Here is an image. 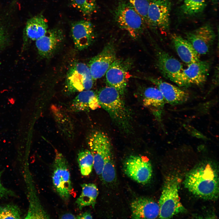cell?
<instances>
[{
	"label": "cell",
	"instance_id": "603a6c76",
	"mask_svg": "<svg viewBox=\"0 0 219 219\" xmlns=\"http://www.w3.org/2000/svg\"><path fill=\"white\" fill-rule=\"evenodd\" d=\"M82 191L75 201L78 208L81 210L85 207L91 206L94 207L99 194V190L96 185L92 183L81 185Z\"/></svg>",
	"mask_w": 219,
	"mask_h": 219
},
{
	"label": "cell",
	"instance_id": "f1b7e54d",
	"mask_svg": "<svg viewBox=\"0 0 219 219\" xmlns=\"http://www.w3.org/2000/svg\"><path fill=\"white\" fill-rule=\"evenodd\" d=\"M22 213L17 205L8 204L0 206V219L22 218Z\"/></svg>",
	"mask_w": 219,
	"mask_h": 219
},
{
	"label": "cell",
	"instance_id": "2e32d148",
	"mask_svg": "<svg viewBox=\"0 0 219 219\" xmlns=\"http://www.w3.org/2000/svg\"><path fill=\"white\" fill-rule=\"evenodd\" d=\"M147 78L156 85L162 93L166 103L172 105H179L189 99V94L178 87L158 78L151 77Z\"/></svg>",
	"mask_w": 219,
	"mask_h": 219
},
{
	"label": "cell",
	"instance_id": "f546056e",
	"mask_svg": "<svg viewBox=\"0 0 219 219\" xmlns=\"http://www.w3.org/2000/svg\"><path fill=\"white\" fill-rule=\"evenodd\" d=\"M128 0L129 3L141 16L144 21L147 22L150 2L148 0Z\"/></svg>",
	"mask_w": 219,
	"mask_h": 219
},
{
	"label": "cell",
	"instance_id": "e0dca14e",
	"mask_svg": "<svg viewBox=\"0 0 219 219\" xmlns=\"http://www.w3.org/2000/svg\"><path fill=\"white\" fill-rule=\"evenodd\" d=\"M131 218L134 219H155L159 216L158 203L147 198H139L130 205Z\"/></svg>",
	"mask_w": 219,
	"mask_h": 219
},
{
	"label": "cell",
	"instance_id": "d4e9b609",
	"mask_svg": "<svg viewBox=\"0 0 219 219\" xmlns=\"http://www.w3.org/2000/svg\"><path fill=\"white\" fill-rule=\"evenodd\" d=\"M77 161L81 175L85 176L89 175L94 166L93 158L90 150L84 149L79 151Z\"/></svg>",
	"mask_w": 219,
	"mask_h": 219
},
{
	"label": "cell",
	"instance_id": "1f68e13d",
	"mask_svg": "<svg viewBox=\"0 0 219 219\" xmlns=\"http://www.w3.org/2000/svg\"><path fill=\"white\" fill-rule=\"evenodd\" d=\"M92 216L89 212H85L76 216V219H92Z\"/></svg>",
	"mask_w": 219,
	"mask_h": 219
},
{
	"label": "cell",
	"instance_id": "8fae6325",
	"mask_svg": "<svg viewBox=\"0 0 219 219\" xmlns=\"http://www.w3.org/2000/svg\"><path fill=\"white\" fill-rule=\"evenodd\" d=\"M116 47L113 42L106 44L101 51L89 61L88 66L94 80L104 76L116 58Z\"/></svg>",
	"mask_w": 219,
	"mask_h": 219
},
{
	"label": "cell",
	"instance_id": "7a4b0ae2",
	"mask_svg": "<svg viewBox=\"0 0 219 219\" xmlns=\"http://www.w3.org/2000/svg\"><path fill=\"white\" fill-rule=\"evenodd\" d=\"M96 96L100 106L119 126L127 130L130 125V112L118 91L107 85L98 91Z\"/></svg>",
	"mask_w": 219,
	"mask_h": 219
},
{
	"label": "cell",
	"instance_id": "ac0fdd59",
	"mask_svg": "<svg viewBox=\"0 0 219 219\" xmlns=\"http://www.w3.org/2000/svg\"><path fill=\"white\" fill-rule=\"evenodd\" d=\"M210 67L209 61L200 60L188 64L187 67L184 69L183 75L187 84L200 85L206 81Z\"/></svg>",
	"mask_w": 219,
	"mask_h": 219
},
{
	"label": "cell",
	"instance_id": "52a82bcc",
	"mask_svg": "<svg viewBox=\"0 0 219 219\" xmlns=\"http://www.w3.org/2000/svg\"><path fill=\"white\" fill-rule=\"evenodd\" d=\"M94 81L87 65L82 62L75 63L67 73L65 92L71 94L91 89Z\"/></svg>",
	"mask_w": 219,
	"mask_h": 219
},
{
	"label": "cell",
	"instance_id": "3957f363",
	"mask_svg": "<svg viewBox=\"0 0 219 219\" xmlns=\"http://www.w3.org/2000/svg\"><path fill=\"white\" fill-rule=\"evenodd\" d=\"M179 179L175 176H169L166 179L158 203L160 218H170L185 211L179 196Z\"/></svg>",
	"mask_w": 219,
	"mask_h": 219
},
{
	"label": "cell",
	"instance_id": "cb8c5ba5",
	"mask_svg": "<svg viewBox=\"0 0 219 219\" xmlns=\"http://www.w3.org/2000/svg\"><path fill=\"white\" fill-rule=\"evenodd\" d=\"M51 109L56 122L62 133L68 137H72L73 126L68 115L62 109L54 105Z\"/></svg>",
	"mask_w": 219,
	"mask_h": 219
},
{
	"label": "cell",
	"instance_id": "277c9868",
	"mask_svg": "<svg viewBox=\"0 0 219 219\" xmlns=\"http://www.w3.org/2000/svg\"><path fill=\"white\" fill-rule=\"evenodd\" d=\"M52 179L54 187L58 194L64 201L67 202L73 190L70 172L66 158L57 150L53 166Z\"/></svg>",
	"mask_w": 219,
	"mask_h": 219
},
{
	"label": "cell",
	"instance_id": "9c48e42d",
	"mask_svg": "<svg viewBox=\"0 0 219 219\" xmlns=\"http://www.w3.org/2000/svg\"><path fill=\"white\" fill-rule=\"evenodd\" d=\"M132 64L129 59L116 58L105 75L107 85L115 88L122 96L126 90L128 71Z\"/></svg>",
	"mask_w": 219,
	"mask_h": 219
},
{
	"label": "cell",
	"instance_id": "e575fe53",
	"mask_svg": "<svg viewBox=\"0 0 219 219\" xmlns=\"http://www.w3.org/2000/svg\"><path fill=\"white\" fill-rule=\"evenodd\" d=\"M214 0L215 1H217V0Z\"/></svg>",
	"mask_w": 219,
	"mask_h": 219
},
{
	"label": "cell",
	"instance_id": "d6986e66",
	"mask_svg": "<svg viewBox=\"0 0 219 219\" xmlns=\"http://www.w3.org/2000/svg\"><path fill=\"white\" fill-rule=\"evenodd\" d=\"M100 107L96 93L90 89L80 92L72 101L69 109L77 112L94 110Z\"/></svg>",
	"mask_w": 219,
	"mask_h": 219
},
{
	"label": "cell",
	"instance_id": "5bb4252c",
	"mask_svg": "<svg viewBox=\"0 0 219 219\" xmlns=\"http://www.w3.org/2000/svg\"><path fill=\"white\" fill-rule=\"evenodd\" d=\"M64 38L63 32L61 29L55 28L48 29L44 35L36 40L39 55L44 58L50 57L58 48Z\"/></svg>",
	"mask_w": 219,
	"mask_h": 219
},
{
	"label": "cell",
	"instance_id": "9a60e30c",
	"mask_svg": "<svg viewBox=\"0 0 219 219\" xmlns=\"http://www.w3.org/2000/svg\"><path fill=\"white\" fill-rule=\"evenodd\" d=\"M71 33L75 46L80 50L88 48L95 38L93 26L87 20L73 23L71 26Z\"/></svg>",
	"mask_w": 219,
	"mask_h": 219
},
{
	"label": "cell",
	"instance_id": "484cf974",
	"mask_svg": "<svg viewBox=\"0 0 219 219\" xmlns=\"http://www.w3.org/2000/svg\"><path fill=\"white\" fill-rule=\"evenodd\" d=\"M101 176L103 181L106 183H111L115 179L116 170L112 151L108 153L105 158Z\"/></svg>",
	"mask_w": 219,
	"mask_h": 219
},
{
	"label": "cell",
	"instance_id": "30bf717a",
	"mask_svg": "<svg viewBox=\"0 0 219 219\" xmlns=\"http://www.w3.org/2000/svg\"><path fill=\"white\" fill-rule=\"evenodd\" d=\"M123 170L125 174L138 183H148L152 176V169L149 160L144 157L131 155L125 160Z\"/></svg>",
	"mask_w": 219,
	"mask_h": 219
},
{
	"label": "cell",
	"instance_id": "7c38bea8",
	"mask_svg": "<svg viewBox=\"0 0 219 219\" xmlns=\"http://www.w3.org/2000/svg\"><path fill=\"white\" fill-rule=\"evenodd\" d=\"M186 35V39L199 55H205L209 52L216 37L213 29L208 24L188 32Z\"/></svg>",
	"mask_w": 219,
	"mask_h": 219
},
{
	"label": "cell",
	"instance_id": "4fadbf2b",
	"mask_svg": "<svg viewBox=\"0 0 219 219\" xmlns=\"http://www.w3.org/2000/svg\"><path fill=\"white\" fill-rule=\"evenodd\" d=\"M170 5L166 0H151L148 13L147 22L161 30L169 29Z\"/></svg>",
	"mask_w": 219,
	"mask_h": 219
},
{
	"label": "cell",
	"instance_id": "4dcf8cb0",
	"mask_svg": "<svg viewBox=\"0 0 219 219\" xmlns=\"http://www.w3.org/2000/svg\"><path fill=\"white\" fill-rule=\"evenodd\" d=\"M2 172V171H0V199L16 196L14 192L5 187L2 184L1 178Z\"/></svg>",
	"mask_w": 219,
	"mask_h": 219
},
{
	"label": "cell",
	"instance_id": "4316f807",
	"mask_svg": "<svg viewBox=\"0 0 219 219\" xmlns=\"http://www.w3.org/2000/svg\"><path fill=\"white\" fill-rule=\"evenodd\" d=\"M206 6L205 0H184L181 8L184 14L193 16L202 12Z\"/></svg>",
	"mask_w": 219,
	"mask_h": 219
},
{
	"label": "cell",
	"instance_id": "8992f818",
	"mask_svg": "<svg viewBox=\"0 0 219 219\" xmlns=\"http://www.w3.org/2000/svg\"><path fill=\"white\" fill-rule=\"evenodd\" d=\"M155 49L156 65L162 75L179 87L189 86L183 76L184 68L181 63L160 48Z\"/></svg>",
	"mask_w": 219,
	"mask_h": 219
},
{
	"label": "cell",
	"instance_id": "d6a6232c",
	"mask_svg": "<svg viewBox=\"0 0 219 219\" xmlns=\"http://www.w3.org/2000/svg\"><path fill=\"white\" fill-rule=\"evenodd\" d=\"M6 39L5 32L2 28L0 26V47L4 44Z\"/></svg>",
	"mask_w": 219,
	"mask_h": 219
},
{
	"label": "cell",
	"instance_id": "836d02e7",
	"mask_svg": "<svg viewBox=\"0 0 219 219\" xmlns=\"http://www.w3.org/2000/svg\"><path fill=\"white\" fill-rule=\"evenodd\" d=\"M61 219H76V216L71 213H67L63 214L60 217Z\"/></svg>",
	"mask_w": 219,
	"mask_h": 219
},
{
	"label": "cell",
	"instance_id": "ffe728a7",
	"mask_svg": "<svg viewBox=\"0 0 219 219\" xmlns=\"http://www.w3.org/2000/svg\"><path fill=\"white\" fill-rule=\"evenodd\" d=\"M165 103L162 93L157 87H149L144 89L143 104L150 109L159 120L161 119Z\"/></svg>",
	"mask_w": 219,
	"mask_h": 219
},
{
	"label": "cell",
	"instance_id": "5b68a950",
	"mask_svg": "<svg viewBox=\"0 0 219 219\" xmlns=\"http://www.w3.org/2000/svg\"><path fill=\"white\" fill-rule=\"evenodd\" d=\"M115 15L119 27L127 32L132 38H138L143 33L144 21L129 3L119 2Z\"/></svg>",
	"mask_w": 219,
	"mask_h": 219
},
{
	"label": "cell",
	"instance_id": "6da1fadb",
	"mask_svg": "<svg viewBox=\"0 0 219 219\" xmlns=\"http://www.w3.org/2000/svg\"><path fill=\"white\" fill-rule=\"evenodd\" d=\"M219 181L216 171L207 164L196 168L186 176L184 185L194 194L206 199L217 198L218 195Z\"/></svg>",
	"mask_w": 219,
	"mask_h": 219
},
{
	"label": "cell",
	"instance_id": "44dd1931",
	"mask_svg": "<svg viewBox=\"0 0 219 219\" xmlns=\"http://www.w3.org/2000/svg\"><path fill=\"white\" fill-rule=\"evenodd\" d=\"M171 39L177 54L184 62L188 64L200 60L199 55L187 39L176 34H173Z\"/></svg>",
	"mask_w": 219,
	"mask_h": 219
},
{
	"label": "cell",
	"instance_id": "7402d4cb",
	"mask_svg": "<svg viewBox=\"0 0 219 219\" xmlns=\"http://www.w3.org/2000/svg\"><path fill=\"white\" fill-rule=\"evenodd\" d=\"M48 30L47 21L41 15L34 16L28 20L25 28L27 37L36 41L46 33Z\"/></svg>",
	"mask_w": 219,
	"mask_h": 219
},
{
	"label": "cell",
	"instance_id": "83f0119b",
	"mask_svg": "<svg viewBox=\"0 0 219 219\" xmlns=\"http://www.w3.org/2000/svg\"><path fill=\"white\" fill-rule=\"evenodd\" d=\"M72 7L85 16H89L95 12L97 0H71Z\"/></svg>",
	"mask_w": 219,
	"mask_h": 219
},
{
	"label": "cell",
	"instance_id": "ba28073f",
	"mask_svg": "<svg viewBox=\"0 0 219 219\" xmlns=\"http://www.w3.org/2000/svg\"><path fill=\"white\" fill-rule=\"evenodd\" d=\"M88 145L93 158V168L96 174L101 176L105 158L112 151L110 141L104 132L96 131L89 137Z\"/></svg>",
	"mask_w": 219,
	"mask_h": 219
}]
</instances>
